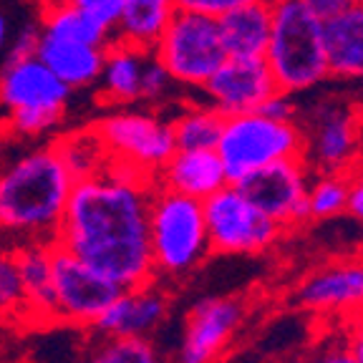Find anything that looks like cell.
Instances as JSON below:
<instances>
[{
  "mask_svg": "<svg viewBox=\"0 0 363 363\" xmlns=\"http://www.w3.org/2000/svg\"><path fill=\"white\" fill-rule=\"evenodd\" d=\"M154 177L121 162L74 182L53 242L121 288L154 280L149 202Z\"/></svg>",
  "mask_w": 363,
  "mask_h": 363,
  "instance_id": "obj_1",
  "label": "cell"
},
{
  "mask_svg": "<svg viewBox=\"0 0 363 363\" xmlns=\"http://www.w3.org/2000/svg\"><path fill=\"white\" fill-rule=\"evenodd\" d=\"M74 189L53 144L18 157L0 172V245L53 242Z\"/></svg>",
  "mask_w": 363,
  "mask_h": 363,
  "instance_id": "obj_2",
  "label": "cell"
},
{
  "mask_svg": "<svg viewBox=\"0 0 363 363\" xmlns=\"http://www.w3.org/2000/svg\"><path fill=\"white\" fill-rule=\"evenodd\" d=\"M272 26L265 63L280 91L293 96L330 79L323 43V21L301 0H270Z\"/></svg>",
  "mask_w": 363,
  "mask_h": 363,
  "instance_id": "obj_3",
  "label": "cell"
},
{
  "mask_svg": "<svg viewBox=\"0 0 363 363\" xmlns=\"http://www.w3.org/2000/svg\"><path fill=\"white\" fill-rule=\"evenodd\" d=\"M149 247L154 272L187 275L210 255L202 199L154 187L149 202Z\"/></svg>",
  "mask_w": 363,
  "mask_h": 363,
  "instance_id": "obj_4",
  "label": "cell"
},
{
  "mask_svg": "<svg viewBox=\"0 0 363 363\" xmlns=\"http://www.w3.org/2000/svg\"><path fill=\"white\" fill-rule=\"evenodd\" d=\"M215 152L225 167L227 182L238 184L267 164L303 157L306 139L298 121H280L262 111H247L225 116Z\"/></svg>",
  "mask_w": 363,
  "mask_h": 363,
  "instance_id": "obj_5",
  "label": "cell"
},
{
  "mask_svg": "<svg viewBox=\"0 0 363 363\" xmlns=\"http://www.w3.org/2000/svg\"><path fill=\"white\" fill-rule=\"evenodd\" d=\"M152 56L167 68L179 89L199 91L227 61L217 18L192 11H177Z\"/></svg>",
  "mask_w": 363,
  "mask_h": 363,
  "instance_id": "obj_6",
  "label": "cell"
},
{
  "mask_svg": "<svg viewBox=\"0 0 363 363\" xmlns=\"http://www.w3.org/2000/svg\"><path fill=\"white\" fill-rule=\"evenodd\" d=\"M212 252L255 255L278 242L283 227L257 207L242 187L227 182L202 202Z\"/></svg>",
  "mask_w": 363,
  "mask_h": 363,
  "instance_id": "obj_7",
  "label": "cell"
},
{
  "mask_svg": "<svg viewBox=\"0 0 363 363\" xmlns=\"http://www.w3.org/2000/svg\"><path fill=\"white\" fill-rule=\"evenodd\" d=\"M94 129L106 144L111 162H121L144 174L154 177L174 152L169 119L154 111H134V108H116L99 121Z\"/></svg>",
  "mask_w": 363,
  "mask_h": 363,
  "instance_id": "obj_8",
  "label": "cell"
},
{
  "mask_svg": "<svg viewBox=\"0 0 363 363\" xmlns=\"http://www.w3.org/2000/svg\"><path fill=\"white\" fill-rule=\"evenodd\" d=\"M53 320L71 325H91L119 295L121 285L108 280L68 250L53 242Z\"/></svg>",
  "mask_w": 363,
  "mask_h": 363,
  "instance_id": "obj_9",
  "label": "cell"
},
{
  "mask_svg": "<svg viewBox=\"0 0 363 363\" xmlns=\"http://www.w3.org/2000/svg\"><path fill=\"white\" fill-rule=\"evenodd\" d=\"M303 129V126H301ZM303 159L315 172H348L361 157V113L351 104L320 101L303 129Z\"/></svg>",
  "mask_w": 363,
  "mask_h": 363,
  "instance_id": "obj_10",
  "label": "cell"
},
{
  "mask_svg": "<svg viewBox=\"0 0 363 363\" xmlns=\"http://www.w3.org/2000/svg\"><path fill=\"white\" fill-rule=\"evenodd\" d=\"M311 172L313 169L303 157L283 159L252 172L242 182H238V187H242V192L285 230L311 220L308 212Z\"/></svg>",
  "mask_w": 363,
  "mask_h": 363,
  "instance_id": "obj_11",
  "label": "cell"
},
{
  "mask_svg": "<svg viewBox=\"0 0 363 363\" xmlns=\"http://www.w3.org/2000/svg\"><path fill=\"white\" fill-rule=\"evenodd\" d=\"M275 91L278 84L265 58H227L197 94L222 116H235L257 111Z\"/></svg>",
  "mask_w": 363,
  "mask_h": 363,
  "instance_id": "obj_12",
  "label": "cell"
},
{
  "mask_svg": "<svg viewBox=\"0 0 363 363\" xmlns=\"http://www.w3.org/2000/svg\"><path fill=\"white\" fill-rule=\"evenodd\" d=\"M245 308L235 298H202L184 318L182 343L177 351L179 363H215L233 343Z\"/></svg>",
  "mask_w": 363,
  "mask_h": 363,
  "instance_id": "obj_13",
  "label": "cell"
},
{
  "mask_svg": "<svg viewBox=\"0 0 363 363\" xmlns=\"http://www.w3.org/2000/svg\"><path fill=\"white\" fill-rule=\"evenodd\" d=\"M71 94L38 56L0 66V116L11 111H66Z\"/></svg>",
  "mask_w": 363,
  "mask_h": 363,
  "instance_id": "obj_14",
  "label": "cell"
},
{
  "mask_svg": "<svg viewBox=\"0 0 363 363\" xmlns=\"http://www.w3.org/2000/svg\"><path fill=\"white\" fill-rule=\"evenodd\" d=\"M295 298L298 306L318 315L346 318L363 311V257L330 262L308 272Z\"/></svg>",
  "mask_w": 363,
  "mask_h": 363,
  "instance_id": "obj_15",
  "label": "cell"
},
{
  "mask_svg": "<svg viewBox=\"0 0 363 363\" xmlns=\"http://www.w3.org/2000/svg\"><path fill=\"white\" fill-rule=\"evenodd\" d=\"M169 301L149 280L142 285L121 288L106 311L91 323L101 338H149L164 323Z\"/></svg>",
  "mask_w": 363,
  "mask_h": 363,
  "instance_id": "obj_16",
  "label": "cell"
},
{
  "mask_svg": "<svg viewBox=\"0 0 363 363\" xmlns=\"http://www.w3.org/2000/svg\"><path fill=\"white\" fill-rule=\"evenodd\" d=\"M227 184L225 167L215 149H174L154 174V187L207 199Z\"/></svg>",
  "mask_w": 363,
  "mask_h": 363,
  "instance_id": "obj_17",
  "label": "cell"
},
{
  "mask_svg": "<svg viewBox=\"0 0 363 363\" xmlns=\"http://www.w3.org/2000/svg\"><path fill=\"white\" fill-rule=\"evenodd\" d=\"M35 56L51 68L68 89L81 91L96 86L104 68L106 48L104 45H89V43H79V40H68L61 38V35H51L45 33V30H40Z\"/></svg>",
  "mask_w": 363,
  "mask_h": 363,
  "instance_id": "obj_18",
  "label": "cell"
},
{
  "mask_svg": "<svg viewBox=\"0 0 363 363\" xmlns=\"http://www.w3.org/2000/svg\"><path fill=\"white\" fill-rule=\"evenodd\" d=\"M323 43L330 79L363 81V3L351 0L323 21Z\"/></svg>",
  "mask_w": 363,
  "mask_h": 363,
  "instance_id": "obj_19",
  "label": "cell"
},
{
  "mask_svg": "<svg viewBox=\"0 0 363 363\" xmlns=\"http://www.w3.org/2000/svg\"><path fill=\"white\" fill-rule=\"evenodd\" d=\"M227 58H265L270 40V0H255L217 18Z\"/></svg>",
  "mask_w": 363,
  "mask_h": 363,
  "instance_id": "obj_20",
  "label": "cell"
},
{
  "mask_svg": "<svg viewBox=\"0 0 363 363\" xmlns=\"http://www.w3.org/2000/svg\"><path fill=\"white\" fill-rule=\"evenodd\" d=\"M152 51H142L121 40H111L106 45L104 68L99 76V101L106 106H129L139 101L142 94L144 61Z\"/></svg>",
  "mask_w": 363,
  "mask_h": 363,
  "instance_id": "obj_21",
  "label": "cell"
},
{
  "mask_svg": "<svg viewBox=\"0 0 363 363\" xmlns=\"http://www.w3.org/2000/svg\"><path fill=\"white\" fill-rule=\"evenodd\" d=\"M51 247L53 242L30 240L18 245L16 260L21 267L23 290L28 301V315L35 323L53 320V267H51Z\"/></svg>",
  "mask_w": 363,
  "mask_h": 363,
  "instance_id": "obj_22",
  "label": "cell"
},
{
  "mask_svg": "<svg viewBox=\"0 0 363 363\" xmlns=\"http://www.w3.org/2000/svg\"><path fill=\"white\" fill-rule=\"evenodd\" d=\"M177 11V0H124L119 23L113 28V40L152 51Z\"/></svg>",
  "mask_w": 363,
  "mask_h": 363,
  "instance_id": "obj_23",
  "label": "cell"
},
{
  "mask_svg": "<svg viewBox=\"0 0 363 363\" xmlns=\"http://www.w3.org/2000/svg\"><path fill=\"white\" fill-rule=\"evenodd\" d=\"M53 149L61 157L68 174L74 177V182L104 174L111 164V154H108L99 131L94 129V124L89 129H76L58 136L53 142Z\"/></svg>",
  "mask_w": 363,
  "mask_h": 363,
  "instance_id": "obj_24",
  "label": "cell"
},
{
  "mask_svg": "<svg viewBox=\"0 0 363 363\" xmlns=\"http://www.w3.org/2000/svg\"><path fill=\"white\" fill-rule=\"evenodd\" d=\"M222 124L225 116L202 99L184 104L169 119L177 149H215Z\"/></svg>",
  "mask_w": 363,
  "mask_h": 363,
  "instance_id": "obj_25",
  "label": "cell"
},
{
  "mask_svg": "<svg viewBox=\"0 0 363 363\" xmlns=\"http://www.w3.org/2000/svg\"><path fill=\"white\" fill-rule=\"evenodd\" d=\"M40 30L68 40H79V43L104 45V48L113 40V30L101 26L84 8L68 6V3H48L40 21Z\"/></svg>",
  "mask_w": 363,
  "mask_h": 363,
  "instance_id": "obj_26",
  "label": "cell"
},
{
  "mask_svg": "<svg viewBox=\"0 0 363 363\" xmlns=\"http://www.w3.org/2000/svg\"><path fill=\"white\" fill-rule=\"evenodd\" d=\"M0 320L30 323L28 301H26V290H23L16 250L3 247V245H0Z\"/></svg>",
  "mask_w": 363,
  "mask_h": 363,
  "instance_id": "obj_27",
  "label": "cell"
},
{
  "mask_svg": "<svg viewBox=\"0 0 363 363\" xmlns=\"http://www.w3.org/2000/svg\"><path fill=\"white\" fill-rule=\"evenodd\" d=\"M348 174L346 172H318L308 184V212L311 220H330L346 212Z\"/></svg>",
  "mask_w": 363,
  "mask_h": 363,
  "instance_id": "obj_28",
  "label": "cell"
},
{
  "mask_svg": "<svg viewBox=\"0 0 363 363\" xmlns=\"http://www.w3.org/2000/svg\"><path fill=\"white\" fill-rule=\"evenodd\" d=\"M86 363H162L149 338H104Z\"/></svg>",
  "mask_w": 363,
  "mask_h": 363,
  "instance_id": "obj_29",
  "label": "cell"
},
{
  "mask_svg": "<svg viewBox=\"0 0 363 363\" xmlns=\"http://www.w3.org/2000/svg\"><path fill=\"white\" fill-rule=\"evenodd\" d=\"M177 89H179V86L167 74V68L149 53L147 61H144V71H142V94H139V101L159 106V104L169 101Z\"/></svg>",
  "mask_w": 363,
  "mask_h": 363,
  "instance_id": "obj_30",
  "label": "cell"
},
{
  "mask_svg": "<svg viewBox=\"0 0 363 363\" xmlns=\"http://www.w3.org/2000/svg\"><path fill=\"white\" fill-rule=\"evenodd\" d=\"M48 3H68V6H79L84 8L89 16L96 18L101 26H106L108 30L116 28V23H119L121 16V3L124 0H45V6Z\"/></svg>",
  "mask_w": 363,
  "mask_h": 363,
  "instance_id": "obj_31",
  "label": "cell"
},
{
  "mask_svg": "<svg viewBox=\"0 0 363 363\" xmlns=\"http://www.w3.org/2000/svg\"><path fill=\"white\" fill-rule=\"evenodd\" d=\"M38 38H40L38 26H26V28H21L13 38H8L6 61H18V58L35 56V51H38Z\"/></svg>",
  "mask_w": 363,
  "mask_h": 363,
  "instance_id": "obj_32",
  "label": "cell"
},
{
  "mask_svg": "<svg viewBox=\"0 0 363 363\" xmlns=\"http://www.w3.org/2000/svg\"><path fill=\"white\" fill-rule=\"evenodd\" d=\"M343 323V346L348 348L353 363H363V311L340 318Z\"/></svg>",
  "mask_w": 363,
  "mask_h": 363,
  "instance_id": "obj_33",
  "label": "cell"
},
{
  "mask_svg": "<svg viewBox=\"0 0 363 363\" xmlns=\"http://www.w3.org/2000/svg\"><path fill=\"white\" fill-rule=\"evenodd\" d=\"M247 3H255V0H177V8L179 11L202 13V16L210 18H220L225 13L235 11V8L247 6Z\"/></svg>",
  "mask_w": 363,
  "mask_h": 363,
  "instance_id": "obj_34",
  "label": "cell"
},
{
  "mask_svg": "<svg viewBox=\"0 0 363 363\" xmlns=\"http://www.w3.org/2000/svg\"><path fill=\"white\" fill-rule=\"evenodd\" d=\"M346 174H348L346 212L351 217H356L358 222H363V154L358 157V162L346 172Z\"/></svg>",
  "mask_w": 363,
  "mask_h": 363,
  "instance_id": "obj_35",
  "label": "cell"
},
{
  "mask_svg": "<svg viewBox=\"0 0 363 363\" xmlns=\"http://www.w3.org/2000/svg\"><path fill=\"white\" fill-rule=\"evenodd\" d=\"M257 111H262L265 116H272V119H280V121H295L298 116V104H295V96L288 94V91H275L267 96V101L262 104Z\"/></svg>",
  "mask_w": 363,
  "mask_h": 363,
  "instance_id": "obj_36",
  "label": "cell"
},
{
  "mask_svg": "<svg viewBox=\"0 0 363 363\" xmlns=\"http://www.w3.org/2000/svg\"><path fill=\"white\" fill-rule=\"evenodd\" d=\"M298 363H353V358L348 353V348L343 346V340H340V343H323V346H318L315 351L303 356Z\"/></svg>",
  "mask_w": 363,
  "mask_h": 363,
  "instance_id": "obj_37",
  "label": "cell"
},
{
  "mask_svg": "<svg viewBox=\"0 0 363 363\" xmlns=\"http://www.w3.org/2000/svg\"><path fill=\"white\" fill-rule=\"evenodd\" d=\"M301 3L315 18H320V21H328V18H333L335 13L343 11V8H346L351 0H301Z\"/></svg>",
  "mask_w": 363,
  "mask_h": 363,
  "instance_id": "obj_38",
  "label": "cell"
},
{
  "mask_svg": "<svg viewBox=\"0 0 363 363\" xmlns=\"http://www.w3.org/2000/svg\"><path fill=\"white\" fill-rule=\"evenodd\" d=\"M8 38H11V28H8V18L0 13V51L8 45Z\"/></svg>",
  "mask_w": 363,
  "mask_h": 363,
  "instance_id": "obj_39",
  "label": "cell"
},
{
  "mask_svg": "<svg viewBox=\"0 0 363 363\" xmlns=\"http://www.w3.org/2000/svg\"><path fill=\"white\" fill-rule=\"evenodd\" d=\"M356 3H363V0H356Z\"/></svg>",
  "mask_w": 363,
  "mask_h": 363,
  "instance_id": "obj_40",
  "label": "cell"
}]
</instances>
